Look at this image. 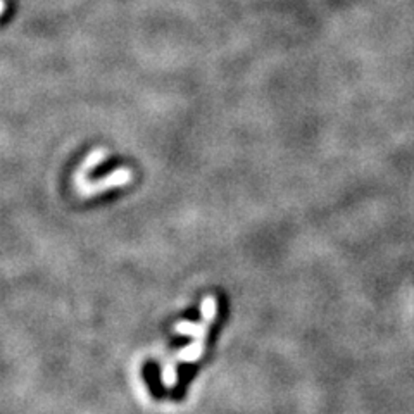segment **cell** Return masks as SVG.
I'll return each instance as SVG.
<instances>
[{
    "label": "cell",
    "instance_id": "6da1fadb",
    "mask_svg": "<svg viewBox=\"0 0 414 414\" xmlns=\"http://www.w3.org/2000/svg\"><path fill=\"white\" fill-rule=\"evenodd\" d=\"M218 302L212 295H206L200 304V321H180L174 325V333L178 335H188L192 342L185 349L178 351L162 364L161 380L166 389H173L178 382V366L183 363H197L202 358L206 351V339L209 335V328L214 323Z\"/></svg>",
    "mask_w": 414,
    "mask_h": 414
},
{
    "label": "cell",
    "instance_id": "7a4b0ae2",
    "mask_svg": "<svg viewBox=\"0 0 414 414\" xmlns=\"http://www.w3.org/2000/svg\"><path fill=\"white\" fill-rule=\"evenodd\" d=\"M73 180H75L76 192H78L83 199H90V197L101 195V193L108 192V190L121 188L130 185L133 180V171L128 168H119L112 171V173L105 174V176L101 178V180H95V181H89L86 174L76 171Z\"/></svg>",
    "mask_w": 414,
    "mask_h": 414
},
{
    "label": "cell",
    "instance_id": "3957f363",
    "mask_svg": "<svg viewBox=\"0 0 414 414\" xmlns=\"http://www.w3.org/2000/svg\"><path fill=\"white\" fill-rule=\"evenodd\" d=\"M4 11H6V0H0V16L4 14Z\"/></svg>",
    "mask_w": 414,
    "mask_h": 414
}]
</instances>
